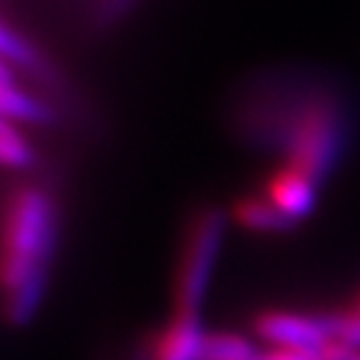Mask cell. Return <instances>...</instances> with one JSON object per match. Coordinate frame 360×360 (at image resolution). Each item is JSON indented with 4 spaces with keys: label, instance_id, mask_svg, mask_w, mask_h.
<instances>
[{
    "label": "cell",
    "instance_id": "14",
    "mask_svg": "<svg viewBox=\"0 0 360 360\" xmlns=\"http://www.w3.org/2000/svg\"><path fill=\"white\" fill-rule=\"evenodd\" d=\"M294 360H328L323 352H312V349H294Z\"/></svg>",
    "mask_w": 360,
    "mask_h": 360
},
{
    "label": "cell",
    "instance_id": "11",
    "mask_svg": "<svg viewBox=\"0 0 360 360\" xmlns=\"http://www.w3.org/2000/svg\"><path fill=\"white\" fill-rule=\"evenodd\" d=\"M32 163V150L27 139L13 129L8 117H0V166L25 168Z\"/></svg>",
    "mask_w": 360,
    "mask_h": 360
},
{
    "label": "cell",
    "instance_id": "7",
    "mask_svg": "<svg viewBox=\"0 0 360 360\" xmlns=\"http://www.w3.org/2000/svg\"><path fill=\"white\" fill-rule=\"evenodd\" d=\"M235 221L251 232H267V235H283L296 227L291 217H285L281 208L272 203L267 195H243L232 206Z\"/></svg>",
    "mask_w": 360,
    "mask_h": 360
},
{
    "label": "cell",
    "instance_id": "8",
    "mask_svg": "<svg viewBox=\"0 0 360 360\" xmlns=\"http://www.w3.org/2000/svg\"><path fill=\"white\" fill-rule=\"evenodd\" d=\"M0 117L43 123V120H49V110H46V104H40L38 99L16 89L13 80H0Z\"/></svg>",
    "mask_w": 360,
    "mask_h": 360
},
{
    "label": "cell",
    "instance_id": "5",
    "mask_svg": "<svg viewBox=\"0 0 360 360\" xmlns=\"http://www.w3.org/2000/svg\"><path fill=\"white\" fill-rule=\"evenodd\" d=\"M264 195L283 211L285 217H291L299 224L302 219H307L318 208L321 184L312 179V176H307L304 171L288 166V163H281L267 176Z\"/></svg>",
    "mask_w": 360,
    "mask_h": 360
},
{
    "label": "cell",
    "instance_id": "13",
    "mask_svg": "<svg viewBox=\"0 0 360 360\" xmlns=\"http://www.w3.org/2000/svg\"><path fill=\"white\" fill-rule=\"evenodd\" d=\"M251 360H294V349H278L272 347L270 352H259Z\"/></svg>",
    "mask_w": 360,
    "mask_h": 360
},
{
    "label": "cell",
    "instance_id": "2",
    "mask_svg": "<svg viewBox=\"0 0 360 360\" xmlns=\"http://www.w3.org/2000/svg\"><path fill=\"white\" fill-rule=\"evenodd\" d=\"M56 243V206L40 187H16L0 208V302L22 323L38 307Z\"/></svg>",
    "mask_w": 360,
    "mask_h": 360
},
{
    "label": "cell",
    "instance_id": "12",
    "mask_svg": "<svg viewBox=\"0 0 360 360\" xmlns=\"http://www.w3.org/2000/svg\"><path fill=\"white\" fill-rule=\"evenodd\" d=\"M0 56L6 62L27 67V70H43V62L38 59L35 49L25 38H19L13 30H8L3 22H0Z\"/></svg>",
    "mask_w": 360,
    "mask_h": 360
},
{
    "label": "cell",
    "instance_id": "6",
    "mask_svg": "<svg viewBox=\"0 0 360 360\" xmlns=\"http://www.w3.org/2000/svg\"><path fill=\"white\" fill-rule=\"evenodd\" d=\"M203 336L206 331L200 328L198 318L176 315L166 331L158 336L153 347V360H200Z\"/></svg>",
    "mask_w": 360,
    "mask_h": 360
},
{
    "label": "cell",
    "instance_id": "4",
    "mask_svg": "<svg viewBox=\"0 0 360 360\" xmlns=\"http://www.w3.org/2000/svg\"><path fill=\"white\" fill-rule=\"evenodd\" d=\"M259 339L278 349H312L323 352L334 342V318L331 312L318 309L272 307L262 309L254 318Z\"/></svg>",
    "mask_w": 360,
    "mask_h": 360
},
{
    "label": "cell",
    "instance_id": "1",
    "mask_svg": "<svg viewBox=\"0 0 360 360\" xmlns=\"http://www.w3.org/2000/svg\"><path fill=\"white\" fill-rule=\"evenodd\" d=\"M352 112L345 94L323 83L281 80L248 104L245 129L262 144L283 150V163L326 184L352 142Z\"/></svg>",
    "mask_w": 360,
    "mask_h": 360
},
{
    "label": "cell",
    "instance_id": "10",
    "mask_svg": "<svg viewBox=\"0 0 360 360\" xmlns=\"http://www.w3.org/2000/svg\"><path fill=\"white\" fill-rule=\"evenodd\" d=\"M331 318H334V342L331 345L360 349V291L345 307L334 309Z\"/></svg>",
    "mask_w": 360,
    "mask_h": 360
},
{
    "label": "cell",
    "instance_id": "3",
    "mask_svg": "<svg viewBox=\"0 0 360 360\" xmlns=\"http://www.w3.org/2000/svg\"><path fill=\"white\" fill-rule=\"evenodd\" d=\"M221 235H224L221 211L208 208V211H200L195 217L193 227L187 232L184 248H181L179 275H176V288H174L176 315L198 318L211 272H214L219 245H221Z\"/></svg>",
    "mask_w": 360,
    "mask_h": 360
},
{
    "label": "cell",
    "instance_id": "9",
    "mask_svg": "<svg viewBox=\"0 0 360 360\" xmlns=\"http://www.w3.org/2000/svg\"><path fill=\"white\" fill-rule=\"evenodd\" d=\"M259 355L251 339L238 334H206L203 336V349H200V360H251Z\"/></svg>",
    "mask_w": 360,
    "mask_h": 360
}]
</instances>
